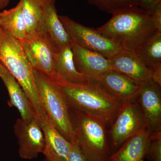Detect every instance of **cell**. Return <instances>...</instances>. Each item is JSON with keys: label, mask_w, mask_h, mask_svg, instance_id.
Listing matches in <instances>:
<instances>
[{"label": "cell", "mask_w": 161, "mask_h": 161, "mask_svg": "<svg viewBox=\"0 0 161 161\" xmlns=\"http://www.w3.org/2000/svg\"><path fill=\"white\" fill-rule=\"evenodd\" d=\"M96 30L123 50L135 54L158 31L152 11L137 6L114 13L107 23Z\"/></svg>", "instance_id": "cell-1"}, {"label": "cell", "mask_w": 161, "mask_h": 161, "mask_svg": "<svg viewBox=\"0 0 161 161\" xmlns=\"http://www.w3.org/2000/svg\"><path fill=\"white\" fill-rule=\"evenodd\" d=\"M55 82L63 92L69 109L96 115L107 124L113 123L123 104L100 84L92 79L80 84L61 80Z\"/></svg>", "instance_id": "cell-2"}, {"label": "cell", "mask_w": 161, "mask_h": 161, "mask_svg": "<svg viewBox=\"0 0 161 161\" xmlns=\"http://www.w3.org/2000/svg\"><path fill=\"white\" fill-rule=\"evenodd\" d=\"M0 61L22 87L38 118L46 115L35 81L34 69L19 41L1 27Z\"/></svg>", "instance_id": "cell-3"}, {"label": "cell", "mask_w": 161, "mask_h": 161, "mask_svg": "<svg viewBox=\"0 0 161 161\" xmlns=\"http://www.w3.org/2000/svg\"><path fill=\"white\" fill-rule=\"evenodd\" d=\"M73 110L70 115L75 142L89 161H109L111 155L105 121L96 115Z\"/></svg>", "instance_id": "cell-4"}, {"label": "cell", "mask_w": 161, "mask_h": 161, "mask_svg": "<svg viewBox=\"0 0 161 161\" xmlns=\"http://www.w3.org/2000/svg\"><path fill=\"white\" fill-rule=\"evenodd\" d=\"M35 81L42 104L56 130L71 143L75 142L69 109L60 87L42 72L34 69Z\"/></svg>", "instance_id": "cell-5"}, {"label": "cell", "mask_w": 161, "mask_h": 161, "mask_svg": "<svg viewBox=\"0 0 161 161\" xmlns=\"http://www.w3.org/2000/svg\"><path fill=\"white\" fill-rule=\"evenodd\" d=\"M59 18L71 42L78 46L98 53L108 59L123 50L97 30L83 26L66 16L59 15Z\"/></svg>", "instance_id": "cell-6"}, {"label": "cell", "mask_w": 161, "mask_h": 161, "mask_svg": "<svg viewBox=\"0 0 161 161\" xmlns=\"http://www.w3.org/2000/svg\"><path fill=\"white\" fill-rule=\"evenodd\" d=\"M136 100L123 103L112 123L110 133L112 145L115 148L120 147L147 125Z\"/></svg>", "instance_id": "cell-7"}, {"label": "cell", "mask_w": 161, "mask_h": 161, "mask_svg": "<svg viewBox=\"0 0 161 161\" xmlns=\"http://www.w3.org/2000/svg\"><path fill=\"white\" fill-rule=\"evenodd\" d=\"M14 133L18 139L19 153L24 159L36 158L43 153L44 136L37 115L29 119H18L14 126Z\"/></svg>", "instance_id": "cell-8"}, {"label": "cell", "mask_w": 161, "mask_h": 161, "mask_svg": "<svg viewBox=\"0 0 161 161\" xmlns=\"http://www.w3.org/2000/svg\"><path fill=\"white\" fill-rule=\"evenodd\" d=\"M34 69L40 71L54 80L55 53L44 37L36 34L19 40Z\"/></svg>", "instance_id": "cell-9"}, {"label": "cell", "mask_w": 161, "mask_h": 161, "mask_svg": "<svg viewBox=\"0 0 161 161\" xmlns=\"http://www.w3.org/2000/svg\"><path fill=\"white\" fill-rule=\"evenodd\" d=\"M36 33L43 36L55 53L71 45L69 35L57 13L55 0H47Z\"/></svg>", "instance_id": "cell-10"}, {"label": "cell", "mask_w": 161, "mask_h": 161, "mask_svg": "<svg viewBox=\"0 0 161 161\" xmlns=\"http://www.w3.org/2000/svg\"><path fill=\"white\" fill-rule=\"evenodd\" d=\"M137 100L151 133L161 131V86L152 80L141 84Z\"/></svg>", "instance_id": "cell-11"}, {"label": "cell", "mask_w": 161, "mask_h": 161, "mask_svg": "<svg viewBox=\"0 0 161 161\" xmlns=\"http://www.w3.org/2000/svg\"><path fill=\"white\" fill-rule=\"evenodd\" d=\"M123 103L136 100L141 85L122 73L112 70L92 78Z\"/></svg>", "instance_id": "cell-12"}, {"label": "cell", "mask_w": 161, "mask_h": 161, "mask_svg": "<svg viewBox=\"0 0 161 161\" xmlns=\"http://www.w3.org/2000/svg\"><path fill=\"white\" fill-rule=\"evenodd\" d=\"M71 48L77 70L90 79L112 70L109 59L100 54L80 47L72 42Z\"/></svg>", "instance_id": "cell-13"}, {"label": "cell", "mask_w": 161, "mask_h": 161, "mask_svg": "<svg viewBox=\"0 0 161 161\" xmlns=\"http://www.w3.org/2000/svg\"><path fill=\"white\" fill-rule=\"evenodd\" d=\"M40 121L44 136L43 153L48 161H66L71 143L56 130L47 115Z\"/></svg>", "instance_id": "cell-14"}, {"label": "cell", "mask_w": 161, "mask_h": 161, "mask_svg": "<svg viewBox=\"0 0 161 161\" xmlns=\"http://www.w3.org/2000/svg\"><path fill=\"white\" fill-rule=\"evenodd\" d=\"M109 60L112 70L126 75L136 83L141 85L152 80L150 70L133 53L123 50Z\"/></svg>", "instance_id": "cell-15"}, {"label": "cell", "mask_w": 161, "mask_h": 161, "mask_svg": "<svg viewBox=\"0 0 161 161\" xmlns=\"http://www.w3.org/2000/svg\"><path fill=\"white\" fill-rule=\"evenodd\" d=\"M0 78L8 91L9 104L17 109L23 119H29L36 116L33 108L19 84L0 61Z\"/></svg>", "instance_id": "cell-16"}, {"label": "cell", "mask_w": 161, "mask_h": 161, "mask_svg": "<svg viewBox=\"0 0 161 161\" xmlns=\"http://www.w3.org/2000/svg\"><path fill=\"white\" fill-rule=\"evenodd\" d=\"M151 133L146 125L138 133L125 142L116 152L111 154L109 161H143Z\"/></svg>", "instance_id": "cell-17"}, {"label": "cell", "mask_w": 161, "mask_h": 161, "mask_svg": "<svg viewBox=\"0 0 161 161\" xmlns=\"http://www.w3.org/2000/svg\"><path fill=\"white\" fill-rule=\"evenodd\" d=\"M55 60L54 82L61 80L69 83L80 84L91 80L77 70L73 58L71 43L55 53Z\"/></svg>", "instance_id": "cell-18"}, {"label": "cell", "mask_w": 161, "mask_h": 161, "mask_svg": "<svg viewBox=\"0 0 161 161\" xmlns=\"http://www.w3.org/2000/svg\"><path fill=\"white\" fill-rule=\"evenodd\" d=\"M0 27L18 40L27 38V26L20 1L14 8L0 12Z\"/></svg>", "instance_id": "cell-19"}, {"label": "cell", "mask_w": 161, "mask_h": 161, "mask_svg": "<svg viewBox=\"0 0 161 161\" xmlns=\"http://www.w3.org/2000/svg\"><path fill=\"white\" fill-rule=\"evenodd\" d=\"M136 55L150 72L161 68V32L158 31Z\"/></svg>", "instance_id": "cell-20"}, {"label": "cell", "mask_w": 161, "mask_h": 161, "mask_svg": "<svg viewBox=\"0 0 161 161\" xmlns=\"http://www.w3.org/2000/svg\"><path fill=\"white\" fill-rule=\"evenodd\" d=\"M47 1L20 0L22 12L27 26V38L36 33Z\"/></svg>", "instance_id": "cell-21"}, {"label": "cell", "mask_w": 161, "mask_h": 161, "mask_svg": "<svg viewBox=\"0 0 161 161\" xmlns=\"http://www.w3.org/2000/svg\"><path fill=\"white\" fill-rule=\"evenodd\" d=\"M102 11L113 14L127 7L137 6L136 0H88Z\"/></svg>", "instance_id": "cell-22"}, {"label": "cell", "mask_w": 161, "mask_h": 161, "mask_svg": "<svg viewBox=\"0 0 161 161\" xmlns=\"http://www.w3.org/2000/svg\"><path fill=\"white\" fill-rule=\"evenodd\" d=\"M145 158L149 161H161V131L150 134Z\"/></svg>", "instance_id": "cell-23"}, {"label": "cell", "mask_w": 161, "mask_h": 161, "mask_svg": "<svg viewBox=\"0 0 161 161\" xmlns=\"http://www.w3.org/2000/svg\"><path fill=\"white\" fill-rule=\"evenodd\" d=\"M66 161H89L76 143H71Z\"/></svg>", "instance_id": "cell-24"}, {"label": "cell", "mask_w": 161, "mask_h": 161, "mask_svg": "<svg viewBox=\"0 0 161 161\" xmlns=\"http://www.w3.org/2000/svg\"><path fill=\"white\" fill-rule=\"evenodd\" d=\"M152 19L158 31L161 32V2L152 10Z\"/></svg>", "instance_id": "cell-25"}, {"label": "cell", "mask_w": 161, "mask_h": 161, "mask_svg": "<svg viewBox=\"0 0 161 161\" xmlns=\"http://www.w3.org/2000/svg\"><path fill=\"white\" fill-rule=\"evenodd\" d=\"M137 6L143 9L151 10L161 3V0H136Z\"/></svg>", "instance_id": "cell-26"}, {"label": "cell", "mask_w": 161, "mask_h": 161, "mask_svg": "<svg viewBox=\"0 0 161 161\" xmlns=\"http://www.w3.org/2000/svg\"><path fill=\"white\" fill-rule=\"evenodd\" d=\"M10 0H0V10L4 9L9 4Z\"/></svg>", "instance_id": "cell-27"}, {"label": "cell", "mask_w": 161, "mask_h": 161, "mask_svg": "<svg viewBox=\"0 0 161 161\" xmlns=\"http://www.w3.org/2000/svg\"><path fill=\"white\" fill-rule=\"evenodd\" d=\"M48 161L46 159H45V160H44V161Z\"/></svg>", "instance_id": "cell-28"}, {"label": "cell", "mask_w": 161, "mask_h": 161, "mask_svg": "<svg viewBox=\"0 0 161 161\" xmlns=\"http://www.w3.org/2000/svg\"><path fill=\"white\" fill-rule=\"evenodd\" d=\"M0 30H1V27H0Z\"/></svg>", "instance_id": "cell-29"}]
</instances>
